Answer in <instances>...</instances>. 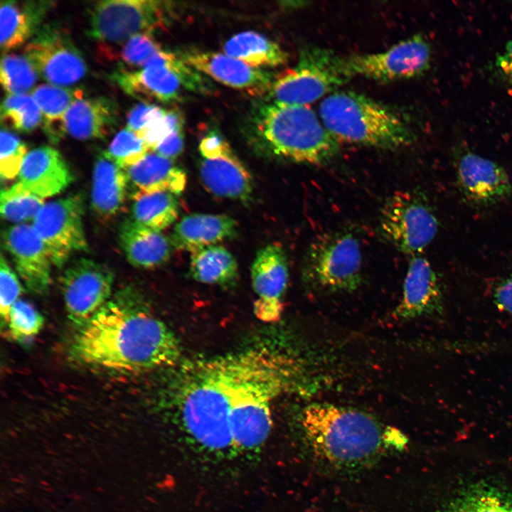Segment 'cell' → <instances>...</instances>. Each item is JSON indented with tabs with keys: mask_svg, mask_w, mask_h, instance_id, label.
I'll use <instances>...</instances> for the list:
<instances>
[{
	"mask_svg": "<svg viewBox=\"0 0 512 512\" xmlns=\"http://www.w3.org/2000/svg\"><path fill=\"white\" fill-rule=\"evenodd\" d=\"M72 181L69 167L58 151L43 146L27 153L18 181L27 191L44 199L60 193Z\"/></svg>",
	"mask_w": 512,
	"mask_h": 512,
	"instance_id": "cell-21",
	"label": "cell"
},
{
	"mask_svg": "<svg viewBox=\"0 0 512 512\" xmlns=\"http://www.w3.org/2000/svg\"><path fill=\"white\" fill-rule=\"evenodd\" d=\"M200 177L204 187L217 196L243 202L251 199V175L230 148L218 156L204 158L200 166Z\"/></svg>",
	"mask_w": 512,
	"mask_h": 512,
	"instance_id": "cell-23",
	"label": "cell"
},
{
	"mask_svg": "<svg viewBox=\"0 0 512 512\" xmlns=\"http://www.w3.org/2000/svg\"><path fill=\"white\" fill-rule=\"evenodd\" d=\"M127 191L132 199L154 192L181 193L186 184V173L171 159L149 151L136 164L125 169Z\"/></svg>",
	"mask_w": 512,
	"mask_h": 512,
	"instance_id": "cell-22",
	"label": "cell"
},
{
	"mask_svg": "<svg viewBox=\"0 0 512 512\" xmlns=\"http://www.w3.org/2000/svg\"><path fill=\"white\" fill-rule=\"evenodd\" d=\"M133 200L130 219L141 225L161 231L177 218L178 201L171 192L146 193Z\"/></svg>",
	"mask_w": 512,
	"mask_h": 512,
	"instance_id": "cell-32",
	"label": "cell"
},
{
	"mask_svg": "<svg viewBox=\"0 0 512 512\" xmlns=\"http://www.w3.org/2000/svg\"><path fill=\"white\" fill-rule=\"evenodd\" d=\"M444 295L437 274L421 254L411 257L405 281L402 299L394 314L398 319L442 316Z\"/></svg>",
	"mask_w": 512,
	"mask_h": 512,
	"instance_id": "cell-19",
	"label": "cell"
},
{
	"mask_svg": "<svg viewBox=\"0 0 512 512\" xmlns=\"http://www.w3.org/2000/svg\"><path fill=\"white\" fill-rule=\"evenodd\" d=\"M166 112V110L157 105L139 103L132 107L127 115V128L139 136L152 124L161 119Z\"/></svg>",
	"mask_w": 512,
	"mask_h": 512,
	"instance_id": "cell-42",
	"label": "cell"
},
{
	"mask_svg": "<svg viewBox=\"0 0 512 512\" xmlns=\"http://www.w3.org/2000/svg\"><path fill=\"white\" fill-rule=\"evenodd\" d=\"M238 270L234 256L221 245L207 246L191 252L190 273L201 283L228 284L237 278Z\"/></svg>",
	"mask_w": 512,
	"mask_h": 512,
	"instance_id": "cell-31",
	"label": "cell"
},
{
	"mask_svg": "<svg viewBox=\"0 0 512 512\" xmlns=\"http://www.w3.org/2000/svg\"><path fill=\"white\" fill-rule=\"evenodd\" d=\"M0 175L1 178L11 180L18 176L27 155L26 144L8 129L1 130Z\"/></svg>",
	"mask_w": 512,
	"mask_h": 512,
	"instance_id": "cell-40",
	"label": "cell"
},
{
	"mask_svg": "<svg viewBox=\"0 0 512 512\" xmlns=\"http://www.w3.org/2000/svg\"><path fill=\"white\" fill-rule=\"evenodd\" d=\"M430 62V43L422 36L415 35L380 53L343 58V67L350 78L359 75L389 82L420 75L428 70Z\"/></svg>",
	"mask_w": 512,
	"mask_h": 512,
	"instance_id": "cell-13",
	"label": "cell"
},
{
	"mask_svg": "<svg viewBox=\"0 0 512 512\" xmlns=\"http://www.w3.org/2000/svg\"><path fill=\"white\" fill-rule=\"evenodd\" d=\"M230 148L228 144L215 133L205 137L199 145L200 151L205 159L218 156Z\"/></svg>",
	"mask_w": 512,
	"mask_h": 512,
	"instance_id": "cell-46",
	"label": "cell"
},
{
	"mask_svg": "<svg viewBox=\"0 0 512 512\" xmlns=\"http://www.w3.org/2000/svg\"><path fill=\"white\" fill-rule=\"evenodd\" d=\"M38 73L50 84L68 86L82 79L86 63L67 31L57 24H46L23 49Z\"/></svg>",
	"mask_w": 512,
	"mask_h": 512,
	"instance_id": "cell-12",
	"label": "cell"
},
{
	"mask_svg": "<svg viewBox=\"0 0 512 512\" xmlns=\"http://www.w3.org/2000/svg\"><path fill=\"white\" fill-rule=\"evenodd\" d=\"M256 135L274 154L313 165L329 161L338 142L309 105L269 102L253 118Z\"/></svg>",
	"mask_w": 512,
	"mask_h": 512,
	"instance_id": "cell-6",
	"label": "cell"
},
{
	"mask_svg": "<svg viewBox=\"0 0 512 512\" xmlns=\"http://www.w3.org/2000/svg\"><path fill=\"white\" fill-rule=\"evenodd\" d=\"M52 6L50 1H1V49L7 53L31 39Z\"/></svg>",
	"mask_w": 512,
	"mask_h": 512,
	"instance_id": "cell-26",
	"label": "cell"
},
{
	"mask_svg": "<svg viewBox=\"0 0 512 512\" xmlns=\"http://www.w3.org/2000/svg\"><path fill=\"white\" fill-rule=\"evenodd\" d=\"M181 353L174 332L132 289L110 299L80 328L70 346L78 363L131 374L171 367Z\"/></svg>",
	"mask_w": 512,
	"mask_h": 512,
	"instance_id": "cell-1",
	"label": "cell"
},
{
	"mask_svg": "<svg viewBox=\"0 0 512 512\" xmlns=\"http://www.w3.org/2000/svg\"><path fill=\"white\" fill-rule=\"evenodd\" d=\"M350 78L343 58L324 48H308L301 51L294 67L274 78L269 97L273 102L309 105Z\"/></svg>",
	"mask_w": 512,
	"mask_h": 512,
	"instance_id": "cell-8",
	"label": "cell"
},
{
	"mask_svg": "<svg viewBox=\"0 0 512 512\" xmlns=\"http://www.w3.org/2000/svg\"><path fill=\"white\" fill-rule=\"evenodd\" d=\"M127 192L126 171L105 151L95 162L92 178L91 204L95 213L109 218L117 214Z\"/></svg>",
	"mask_w": 512,
	"mask_h": 512,
	"instance_id": "cell-27",
	"label": "cell"
},
{
	"mask_svg": "<svg viewBox=\"0 0 512 512\" xmlns=\"http://www.w3.org/2000/svg\"><path fill=\"white\" fill-rule=\"evenodd\" d=\"M65 122L66 132L73 138L105 139L117 127L119 110L110 98L82 97L73 103Z\"/></svg>",
	"mask_w": 512,
	"mask_h": 512,
	"instance_id": "cell-24",
	"label": "cell"
},
{
	"mask_svg": "<svg viewBox=\"0 0 512 512\" xmlns=\"http://www.w3.org/2000/svg\"><path fill=\"white\" fill-rule=\"evenodd\" d=\"M21 284L3 255L0 260V313L3 320L8 321L11 306L23 292Z\"/></svg>",
	"mask_w": 512,
	"mask_h": 512,
	"instance_id": "cell-41",
	"label": "cell"
},
{
	"mask_svg": "<svg viewBox=\"0 0 512 512\" xmlns=\"http://www.w3.org/2000/svg\"><path fill=\"white\" fill-rule=\"evenodd\" d=\"M223 53L255 68L286 64L289 54L279 45L255 31H245L228 39Z\"/></svg>",
	"mask_w": 512,
	"mask_h": 512,
	"instance_id": "cell-30",
	"label": "cell"
},
{
	"mask_svg": "<svg viewBox=\"0 0 512 512\" xmlns=\"http://www.w3.org/2000/svg\"><path fill=\"white\" fill-rule=\"evenodd\" d=\"M1 122L6 127L29 133L42 122L41 110L28 94L8 95L1 106Z\"/></svg>",
	"mask_w": 512,
	"mask_h": 512,
	"instance_id": "cell-33",
	"label": "cell"
},
{
	"mask_svg": "<svg viewBox=\"0 0 512 512\" xmlns=\"http://www.w3.org/2000/svg\"><path fill=\"white\" fill-rule=\"evenodd\" d=\"M438 230L437 215L420 191H398L381 208L378 218L381 237L410 257L421 254Z\"/></svg>",
	"mask_w": 512,
	"mask_h": 512,
	"instance_id": "cell-9",
	"label": "cell"
},
{
	"mask_svg": "<svg viewBox=\"0 0 512 512\" xmlns=\"http://www.w3.org/2000/svg\"><path fill=\"white\" fill-rule=\"evenodd\" d=\"M178 56L216 81L252 95L269 92L274 79L271 73L249 65L224 53L188 49L181 52Z\"/></svg>",
	"mask_w": 512,
	"mask_h": 512,
	"instance_id": "cell-18",
	"label": "cell"
},
{
	"mask_svg": "<svg viewBox=\"0 0 512 512\" xmlns=\"http://www.w3.org/2000/svg\"><path fill=\"white\" fill-rule=\"evenodd\" d=\"M324 127L338 142L395 149L412 143L415 135L393 110L363 95L335 92L319 107Z\"/></svg>",
	"mask_w": 512,
	"mask_h": 512,
	"instance_id": "cell-5",
	"label": "cell"
},
{
	"mask_svg": "<svg viewBox=\"0 0 512 512\" xmlns=\"http://www.w3.org/2000/svg\"><path fill=\"white\" fill-rule=\"evenodd\" d=\"M84 210L83 197L72 194L45 203L33 220V228L58 267L74 253L87 250Z\"/></svg>",
	"mask_w": 512,
	"mask_h": 512,
	"instance_id": "cell-11",
	"label": "cell"
},
{
	"mask_svg": "<svg viewBox=\"0 0 512 512\" xmlns=\"http://www.w3.org/2000/svg\"><path fill=\"white\" fill-rule=\"evenodd\" d=\"M299 422L314 457L334 466L363 465L393 444L390 431L370 415L352 408L309 404L302 410Z\"/></svg>",
	"mask_w": 512,
	"mask_h": 512,
	"instance_id": "cell-3",
	"label": "cell"
},
{
	"mask_svg": "<svg viewBox=\"0 0 512 512\" xmlns=\"http://www.w3.org/2000/svg\"><path fill=\"white\" fill-rule=\"evenodd\" d=\"M0 201L2 218L17 224L33 220L45 204L43 198L27 191L18 181L1 190Z\"/></svg>",
	"mask_w": 512,
	"mask_h": 512,
	"instance_id": "cell-35",
	"label": "cell"
},
{
	"mask_svg": "<svg viewBox=\"0 0 512 512\" xmlns=\"http://www.w3.org/2000/svg\"><path fill=\"white\" fill-rule=\"evenodd\" d=\"M493 298L497 309L512 315V273L496 286Z\"/></svg>",
	"mask_w": 512,
	"mask_h": 512,
	"instance_id": "cell-44",
	"label": "cell"
},
{
	"mask_svg": "<svg viewBox=\"0 0 512 512\" xmlns=\"http://www.w3.org/2000/svg\"><path fill=\"white\" fill-rule=\"evenodd\" d=\"M292 377L287 358L270 349H254L230 407L233 450L250 454L262 449L272 425L271 405L288 387Z\"/></svg>",
	"mask_w": 512,
	"mask_h": 512,
	"instance_id": "cell-4",
	"label": "cell"
},
{
	"mask_svg": "<svg viewBox=\"0 0 512 512\" xmlns=\"http://www.w3.org/2000/svg\"><path fill=\"white\" fill-rule=\"evenodd\" d=\"M494 67L498 77L512 91V38L496 57Z\"/></svg>",
	"mask_w": 512,
	"mask_h": 512,
	"instance_id": "cell-43",
	"label": "cell"
},
{
	"mask_svg": "<svg viewBox=\"0 0 512 512\" xmlns=\"http://www.w3.org/2000/svg\"><path fill=\"white\" fill-rule=\"evenodd\" d=\"M362 255L350 233H324L315 238L304 256L302 277L311 288L326 292H351L362 281Z\"/></svg>",
	"mask_w": 512,
	"mask_h": 512,
	"instance_id": "cell-7",
	"label": "cell"
},
{
	"mask_svg": "<svg viewBox=\"0 0 512 512\" xmlns=\"http://www.w3.org/2000/svg\"><path fill=\"white\" fill-rule=\"evenodd\" d=\"M38 74L25 55L5 53L1 58L0 80L8 95L26 94L36 82Z\"/></svg>",
	"mask_w": 512,
	"mask_h": 512,
	"instance_id": "cell-36",
	"label": "cell"
},
{
	"mask_svg": "<svg viewBox=\"0 0 512 512\" xmlns=\"http://www.w3.org/2000/svg\"><path fill=\"white\" fill-rule=\"evenodd\" d=\"M253 351L198 361L182 372L176 405L183 426L189 437L209 452L233 450L230 407Z\"/></svg>",
	"mask_w": 512,
	"mask_h": 512,
	"instance_id": "cell-2",
	"label": "cell"
},
{
	"mask_svg": "<svg viewBox=\"0 0 512 512\" xmlns=\"http://www.w3.org/2000/svg\"><path fill=\"white\" fill-rule=\"evenodd\" d=\"M169 52L160 50L141 69L119 68L112 79L127 94L141 100H154L171 102L179 98L183 87L177 75L169 68L166 60Z\"/></svg>",
	"mask_w": 512,
	"mask_h": 512,
	"instance_id": "cell-20",
	"label": "cell"
},
{
	"mask_svg": "<svg viewBox=\"0 0 512 512\" xmlns=\"http://www.w3.org/2000/svg\"><path fill=\"white\" fill-rule=\"evenodd\" d=\"M3 240L27 289L35 294H44L51 282L53 262L32 225L21 223L9 227L3 233Z\"/></svg>",
	"mask_w": 512,
	"mask_h": 512,
	"instance_id": "cell-17",
	"label": "cell"
},
{
	"mask_svg": "<svg viewBox=\"0 0 512 512\" xmlns=\"http://www.w3.org/2000/svg\"><path fill=\"white\" fill-rule=\"evenodd\" d=\"M113 282V272L101 263L83 257L70 263L61 277L70 321L83 326L110 299Z\"/></svg>",
	"mask_w": 512,
	"mask_h": 512,
	"instance_id": "cell-14",
	"label": "cell"
},
{
	"mask_svg": "<svg viewBox=\"0 0 512 512\" xmlns=\"http://www.w3.org/2000/svg\"><path fill=\"white\" fill-rule=\"evenodd\" d=\"M105 151L125 169L140 161L151 151L142 139L126 128L115 135Z\"/></svg>",
	"mask_w": 512,
	"mask_h": 512,
	"instance_id": "cell-39",
	"label": "cell"
},
{
	"mask_svg": "<svg viewBox=\"0 0 512 512\" xmlns=\"http://www.w3.org/2000/svg\"><path fill=\"white\" fill-rule=\"evenodd\" d=\"M32 97L41 110L46 135L52 143L57 144L67 133L65 120L68 110L75 100L83 97V92L43 84L35 88Z\"/></svg>",
	"mask_w": 512,
	"mask_h": 512,
	"instance_id": "cell-29",
	"label": "cell"
},
{
	"mask_svg": "<svg viewBox=\"0 0 512 512\" xmlns=\"http://www.w3.org/2000/svg\"><path fill=\"white\" fill-rule=\"evenodd\" d=\"M454 166L457 187L468 203L489 207L511 196L510 177L496 161L465 149L456 154Z\"/></svg>",
	"mask_w": 512,
	"mask_h": 512,
	"instance_id": "cell-15",
	"label": "cell"
},
{
	"mask_svg": "<svg viewBox=\"0 0 512 512\" xmlns=\"http://www.w3.org/2000/svg\"><path fill=\"white\" fill-rule=\"evenodd\" d=\"M168 7L153 0L97 1L87 9V33L105 44H122L135 35L164 28Z\"/></svg>",
	"mask_w": 512,
	"mask_h": 512,
	"instance_id": "cell-10",
	"label": "cell"
},
{
	"mask_svg": "<svg viewBox=\"0 0 512 512\" xmlns=\"http://www.w3.org/2000/svg\"><path fill=\"white\" fill-rule=\"evenodd\" d=\"M289 277L286 255L281 246L270 244L258 251L251 267L253 289L257 297L253 311L266 323L278 321Z\"/></svg>",
	"mask_w": 512,
	"mask_h": 512,
	"instance_id": "cell-16",
	"label": "cell"
},
{
	"mask_svg": "<svg viewBox=\"0 0 512 512\" xmlns=\"http://www.w3.org/2000/svg\"><path fill=\"white\" fill-rule=\"evenodd\" d=\"M237 234V223L223 214L193 213L175 226L171 241L176 247L191 252L231 239Z\"/></svg>",
	"mask_w": 512,
	"mask_h": 512,
	"instance_id": "cell-25",
	"label": "cell"
},
{
	"mask_svg": "<svg viewBox=\"0 0 512 512\" xmlns=\"http://www.w3.org/2000/svg\"><path fill=\"white\" fill-rule=\"evenodd\" d=\"M121 247L128 261L141 268H153L170 257L172 242L161 231L127 219L119 230Z\"/></svg>",
	"mask_w": 512,
	"mask_h": 512,
	"instance_id": "cell-28",
	"label": "cell"
},
{
	"mask_svg": "<svg viewBox=\"0 0 512 512\" xmlns=\"http://www.w3.org/2000/svg\"><path fill=\"white\" fill-rule=\"evenodd\" d=\"M448 512H512V496L496 488L477 486L456 498Z\"/></svg>",
	"mask_w": 512,
	"mask_h": 512,
	"instance_id": "cell-34",
	"label": "cell"
},
{
	"mask_svg": "<svg viewBox=\"0 0 512 512\" xmlns=\"http://www.w3.org/2000/svg\"><path fill=\"white\" fill-rule=\"evenodd\" d=\"M7 323L11 336L22 341L33 337L41 331L44 318L29 302L18 299L11 307Z\"/></svg>",
	"mask_w": 512,
	"mask_h": 512,
	"instance_id": "cell-38",
	"label": "cell"
},
{
	"mask_svg": "<svg viewBox=\"0 0 512 512\" xmlns=\"http://www.w3.org/2000/svg\"><path fill=\"white\" fill-rule=\"evenodd\" d=\"M183 147V129L175 130L163 139L154 151L171 159L181 154Z\"/></svg>",
	"mask_w": 512,
	"mask_h": 512,
	"instance_id": "cell-45",
	"label": "cell"
},
{
	"mask_svg": "<svg viewBox=\"0 0 512 512\" xmlns=\"http://www.w3.org/2000/svg\"><path fill=\"white\" fill-rule=\"evenodd\" d=\"M122 45L117 56L122 63L119 68L127 70H137L146 67L162 50L151 33L135 35Z\"/></svg>",
	"mask_w": 512,
	"mask_h": 512,
	"instance_id": "cell-37",
	"label": "cell"
}]
</instances>
